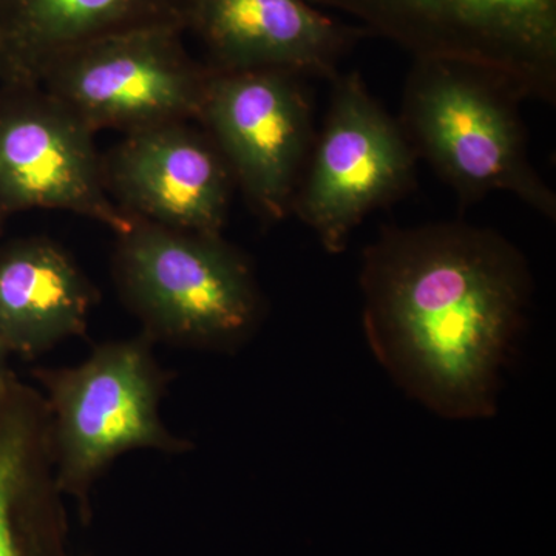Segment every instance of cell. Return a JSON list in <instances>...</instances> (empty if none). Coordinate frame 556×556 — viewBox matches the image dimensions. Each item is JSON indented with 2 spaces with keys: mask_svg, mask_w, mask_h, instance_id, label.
Wrapping results in <instances>:
<instances>
[{
  "mask_svg": "<svg viewBox=\"0 0 556 556\" xmlns=\"http://www.w3.org/2000/svg\"><path fill=\"white\" fill-rule=\"evenodd\" d=\"M361 287L369 343L412 396L453 419L492 415L532 288L506 237L464 222L391 226L365 251Z\"/></svg>",
  "mask_w": 556,
  "mask_h": 556,
  "instance_id": "1",
  "label": "cell"
},
{
  "mask_svg": "<svg viewBox=\"0 0 556 556\" xmlns=\"http://www.w3.org/2000/svg\"><path fill=\"white\" fill-rule=\"evenodd\" d=\"M521 101L482 70L415 61L397 123L416 159L433 167L463 206L508 192L555 219L556 193L530 160Z\"/></svg>",
  "mask_w": 556,
  "mask_h": 556,
  "instance_id": "2",
  "label": "cell"
},
{
  "mask_svg": "<svg viewBox=\"0 0 556 556\" xmlns=\"http://www.w3.org/2000/svg\"><path fill=\"white\" fill-rule=\"evenodd\" d=\"M33 378L49 409L56 484L86 517L91 490L124 453L190 448L161 417L167 375L144 332L101 343L75 367L36 368Z\"/></svg>",
  "mask_w": 556,
  "mask_h": 556,
  "instance_id": "3",
  "label": "cell"
},
{
  "mask_svg": "<svg viewBox=\"0 0 556 556\" xmlns=\"http://www.w3.org/2000/svg\"><path fill=\"white\" fill-rule=\"evenodd\" d=\"M116 239V287L153 342L229 351L254 334L263 295L248 260L223 236L137 219Z\"/></svg>",
  "mask_w": 556,
  "mask_h": 556,
  "instance_id": "4",
  "label": "cell"
},
{
  "mask_svg": "<svg viewBox=\"0 0 556 556\" xmlns=\"http://www.w3.org/2000/svg\"><path fill=\"white\" fill-rule=\"evenodd\" d=\"M413 54L482 70L525 100L556 101V0H308Z\"/></svg>",
  "mask_w": 556,
  "mask_h": 556,
  "instance_id": "5",
  "label": "cell"
},
{
  "mask_svg": "<svg viewBox=\"0 0 556 556\" xmlns=\"http://www.w3.org/2000/svg\"><path fill=\"white\" fill-rule=\"evenodd\" d=\"M324 126L291 212L329 254L345 251L353 230L415 188L417 159L404 131L357 72L332 80Z\"/></svg>",
  "mask_w": 556,
  "mask_h": 556,
  "instance_id": "6",
  "label": "cell"
},
{
  "mask_svg": "<svg viewBox=\"0 0 556 556\" xmlns=\"http://www.w3.org/2000/svg\"><path fill=\"white\" fill-rule=\"evenodd\" d=\"M182 28H139L83 43L36 83L97 134L200 119L211 70L190 56Z\"/></svg>",
  "mask_w": 556,
  "mask_h": 556,
  "instance_id": "7",
  "label": "cell"
},
{
  "mask_svg": "<svg viewBox=\"0 0 556 556\" xmlns=\"http://www.w3.org/2000/svg\"><path fill=\"white\" fill-rule=\"evenodd\" d=\"M211 70V68H208ZM305 78L283 70L208 75L199 123L268 222L291 214L316 131Z\"/></svg>",
  "mask_w": 556,
  "mask_h": 556,
  "instance_id": "8",
  "label": "cell"
},
{
  "mask_svg": "<svg viewBox=\"0 0 556 556\" xmlns=\"http://www.w3.org/2000/svg\"><path fill=\"white\" fill-rule=\"evenodd\" d=\"M68 211L126 232L137 219L110 197L94 131L38 86L0 87V217Z\"/></svg>",
  "mask_w": 556,
  "mask_h": 556,
  "instance_id": "9",
  "label": "cell"
},
{
  "mask_svg": "<svg viewBox=\"0 0 556 556\" xmlns=\"http://www.w3.org/2000/svg\"><path fill=\"white\" fill-rule=\"evenodd\" d=\"M102 166L110 197L131 218L222 236L237 185L207 134L188 123L130 131Z\"/></svg>",
  "mask_w": 556,
  "mask_h": 556,
  "instance_id": "10",
  "label": "cell"
},
{
  "mask_svg": "<svg viewBox=\"0 0 556 556\" xmlns=\"http://www.w3.org/2000/svg\"><path fill=\"white\" fill-rule=\"evenodd\" d=\"M186 31L206 47L214 72L283 70L331 83L343 58L369 35L308 0H190Z\"/></svg>",
  "mask_w": 556,
  "mask_h": 556,
  "instance_id": "11",
  "label": "cell"
},
{
  "mask_svg": "<svg viewBox=\"0 0 556 556\" xmlns=\"http://www.w3.org/2000/svg\"><path fill=\"white\" fill-rule=\"evenodd\" d=\"M49 413L25 387L0 391V556H72Z\"/></svg>",
  "mask_w": 556,
  "mask_h": 556,
  "instance_id": "12",
  "label": "cell"
},
{
  "mask_svg": "<svg viewBox=\"0 0 556 556\" xmlns=\"http://www.w3.org/2000/svg\"><path fill=\"white\" fill-rule=\"evenodd\" d=\"M190 0H0L2 86H36L61 54L139 28L186 31Z\"/></svg>",
  "mask_w": 556,
  "mask_h": 556,
  "instance_id": "13",
  "label": "cell"
},
{
  "mask_svg": "<svg viewBox=\"0 0 556 556\" xmlns=\"http://www.w3.org/2000/svg\"><path fill=\"white\" fill-rule=\"evenodd\" d=\"M94 302L90 281L53 241L0 247V345L10 356L35 357L86 334Z\"/></svg>",
  "mask_w": 556,
  "mask_h": 556,
  "instance_id": "14",
  "label": "cell"
},
{
  "mask_svg": "<svg viewBox=\"0 0 556 556\" xmlns=\"http://www.w3.org/2000/svg\"><path fill=\"white\" fill-rule=\"evenodd\" d=\"M9 358L10 354L7 353L5 350H3L2 345H0V387H2L3 383L7 382V380L13 378L14 376V372L11 371L9 365Z\"/></svg>",
  "mask_w": 556,
  "mask_h": 556,
  "instance_id": "15",
  "label": "cell"
},
{
  "mask_svg": "<svg viewBox=\"0 0 556 556\" xmlns=\"http://www.w3.org/2000/svg\"><path fill=\"white\" fill-rule=\"evenodd\" d=\"M3 78H5V56H3L2 39H0V87H2Z\"/></svg>",
  "mask_w": 556,
  "mask_h": 556,
  "instance_id": "16",
  "label": "cell"
},
{
  "mask_svg": "<svg viewBox=\"0 0 556 556\" xmlns=\"http://www.w3.org/2000/svg\"><path fill=\"white\" fill-rule=\"evenodd\" d=\"M2 219H3V218H2V217H0V225H2Z\"/></svg>",
  "mask_w": 556,
  "mask_h": 556,
  "instance_id": "17",
  "label": "cell"
}]
</instances>
